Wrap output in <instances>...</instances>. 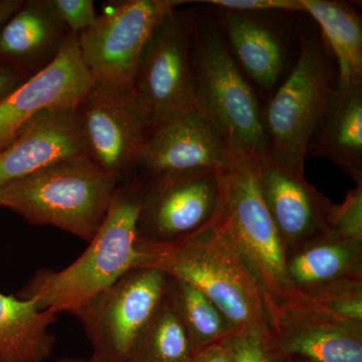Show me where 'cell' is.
Listing matches in <instances>:
<instances>
[{"mask_svg":"<svg viewBox=\"0 0 362 362\" xmlns=\"http://www.w3.org/2000/svg\"><path fill=\"white\" fill-rule=\"evenodd\" d=\"M194 105L233 160L266 152L256 95L230 54L221 28L195 18L192 37Z\"/></svg>","mask_w":362,"mask_h":362,"instance_id":"obj_5","label":"cell"},{"mask_svg":"<svg viewBox=\"0 0 362 362\" xmlns=\"http://www.w3.org/2000/svg\"><path fill=\"white\" fill-rule=\"evenodd\" d=\"M120 182L83 156L1 185L0 207L30 225L54 226L90 243Z\"/></svg>","mask_w":362,"mask_h":362,"instance_id":"obj_4","label":"cell"},{"mask_svg":"<svg viewBox=\"0 0 362 362\" xmlns=\"http://www.w3.org/2000/svg\"><path fill=\"white\" fill-rule=\"evenodd\" d=\"M52 4L66 30L76 35L89 30L99 14L92 0H52Z\"/></svg>","mask_w":362,"mask_h":362,"instance_id":"obj_28","label":"cell"},{"mask_svg":"<svg viewBox=\"0 0 362 362\" xmlns=\"http://www.w3.org/2000/svg\"><path fill=\"white\" fill-rule=\"evenodd\" d=\"M233 159L195 106L156 124L135 176L147 180L201 169H221Z\"/></svg>","mask_w":362,"mask_h":362,"instance_id":"obj_14","label":"cell"},{"mask_svg":"<svg viewBox=\"0 0 362 362\" xmlns=\"http://www.w3.org/2000/svg\"><path fill=\"white\" fill-rule=\"evenodd\" d=\"M322 30L338 65L337 87L362 85V21L361 14L346 2L300 0Z\"/></svg>","mask_w":362,"mask_h":362,"instance_id":"obj_22","label":"cell"},{"mask_svg":"<svg viewBox=\"0 0 362 362\" xmlns=\"http://www.w3.org/2000/svg\"><path fill=\"white\" fill-rule=\"evenodd\" d=\"M141 181L138 244H175L213 226L220 202V169Z\"/></svg>","mask_w":362,"mask_h":362,"instance_id":"obj_11","label":"cell"},{"mask_svg":"<svg viewBox=\"0 0 362 362\" xmlns=\"http://www.w3.org/2000/svg\"><path fill=\"white\" fill-rule=\"evenodd\" d=\"M328 228L343 239L362 240V185L350 190L341 204H333Z\"/></svg>","mask_w":362,"mask_h":362,"instance_id":"obj_27","label":"cell"},{"mask_svg":"<svg viewBox=\"0 0 362 362\" xmlns=\"http://www.w3.org/2000/svg\"><path fill=\"white\" fill-rule=\"evenodd\" d=\"M223 342L233 362H285L271 330L240 329Z\"/></svg>","mask_w":362,"mask_h":362,"instance_id":"obj_26","label":"cell"},{"mask_svg":"<svg viewBox=\"0 0 362 362\" xmlns=\"http://www.w3.org/2000/svg\"><path fill=\"white\" fill-rule=\"evenodd\" d=\"M166 299L185 328L194 354L223 342L237 331L209 297L180 279L169 276Z\"/></svg>","mask_w":362,"mask_h":362,"instance_id":"obj_23","label":"cell"},{"mask_svg":"<svg viewBox=\"0 0 362 362\" xmlns=\"http://www.w3.org/2000/svg\"><path fill=\"white\" fill-rule=\"evenodd\" d=\"M206 4L218 7L228 13L266 14L288 11L304 13L300 0H206Z\"/></svg>","mask_w":362,"mask_h":362,"instance_id":"obj_29","label":"cell"},{"mask_svg":"<svg viewBox=\"0 0 362 362\" xmlns=\"http://www.w3.org/2000/svg\"><path fill=\"white\" fill-rule=\"evenodd\" d=\"M337 85L323 45L314 39L304 40L296 65L261 114L265 153L304 170L309 141Z\"/></svg>","mask_w":362,"mask_h":362,"instance_id":"obj_6","label":"cell"},{"mask_svg":"<svg viewBox=\"0 0 362 362\" xmlns=\"http://www.w3.org/2000/svg\"><path fill=\"white\" fill-rule=\"evenodd\" d=\"M58 362H97L92 358H81V357H64Z\"/></svg>","mask_w":362,"mask_h":362,"instance_id":"obj_33","label":"cell"},{"mask_svg":"<svg viewBox=\"0 0 362 362\" xmlns=\"http://www.w3.org/2000/svg\"><path fill=\"white\" fill-rule=\"evenodd\" d=\"M285 362H286V356H285Z\"/></svg>","mask_w":362,"mask_h":362,"instance_id":"obj_36","label":"cell"},{"mask_svg":"<svg viewBox=\"0 0 362 362\" xmlns=\"http://www.w3.org/2000/svg\"><path fill=\"white\" fill-rule=\"evenodd\" d=\"M86 156L74 109L44 111L28 119L0 149V187L59 163Z\"/></svg>","mask_w":362,"mask_h":362,"instance_id":"obj_16","label":"cell"},{"mask_svg":"<svg viewBox=\"0 0 362 362\" xmlns=\"http://www.w3.org/2000/svg\"><path fill=\"white\" fill-rule=\"evenodd\" d=\"M256 175L285 250L329 232L328 218L334 204L307 181L304 170L263 153L256 158Z\"/></svg>","mask_w":362,"mask_h":362,"instance_id":"obj_13","label":"cell"},{"mask_svg":"<svg viewBox=\"0 0 362 362\" xmlns=\"http://www.w3.org/2000/svg\"><path fill=\"white\" fill-rule=\"evenodd\" d=\"M74 120L90 160L120 181L135 176L151 126L132 90L95 82Z\"/></svg>","mask_w":362,"mask_h":362,"instance_id":"obj_10","label":"cell"},{"mask_svg":"<svg viewBox=\"0 0 362 362\" xmlns=\"http://www.w3.org/2000/svg\"><path fill=\"white\" fill-rule=\"evenodd\" d=\"M28 78L21 71L0 62V103L13 94Z\"/></svg>","mask_w":362,"mask_h":362,"instance_id":"obj_30","label":"cell"},{"mask_svg":"<svg viewBox=\"0 0 362 362\" xmlns=\"http://www.w3.org/2000/svg\"><path fill=\"white\" fill-rule=\"evenodd\" d=\"M141 197L139 177L121 181L103 225L87 250L65 269L37 270L16 296L32 300L40 310L71 314L136 268Z\"/></svg>","mask_w":362,"mask_h":362,"instance_id":"obj_1","label":"cell"},{"mask_svg":"<svg viewBox=\"0 0 362 362\" xmlns=\"http://www.w3.org/2000/svg\"><path fill=\"white\" fill-rule=\"evenodd\" d=\"M23 2V0H0V25L18 11Z\"/></svg>","mask_w":362,"mask_h":362,"instance_id":"obj_32","label":"cell"},{"mask_svg":"<svg viewBox=\"0 0 362 362\" xmlns=\"http://www.w3.org/2000/svg\"><path fill=\"white\" fill-rule=\"evenodd\" d=\"M285 266L302 298L338 281L362 280V240L343 239L329 230L285 250Z\"/></svg>","mask_w":362,"mask_h":362,"instance_id":"obj_19","label":"cell"},{"mask_svg":"<svg viewBox=\"0 0 362 362\" xmlns=\"http://www.w3.org/2000/svg\"><path fill=\"white\" fill-rule=\"evenodd\" d=\"M94 84L78 35L70 33L51 63L0 103V134L13 140L21 125L37 114L75 108Z\"/></svg>","mask_w":362,"mask_h":362,"instance_id":"obj_12","label":"cell"},{"mask_svg":"<svg viewBox=\"0 0 362 362\" xmlns=\"http://www.w3.org/2000/svg\"><path fill=\"white\" fill-rule=\"evenodd\" d=\"M267 14H221V33L240 65L263 89L275 87L284 65V45Z\"/></svg>","mask_w":362,"mask_h":362,"instance_id":"obj_20","label":"cell"},{"mask_svg":"<svg viewBox=\"0 0 362 362\" xmlns=\"http://www.w3.org/2000/svg\"><path fill=\"white\" fill-rule=\"evenodd\" d=\"M11 141V139H8V138L4 137V136L0 134V149H2L4 148V147H6V145L8 144V143Z\"/></svg>","mask_w":362,"mask_h":362,"instance_id":"obj_35","label":"cell"},{"mask_svg":"<svg viewBox=\"0 0 362 362\" xmlns=\"http://www.w3.org/2000/svg\"><path fill=\"white\" fill-rule=\"evenodd\" d=\"M169 276L134 268L74 311L97 362H128L168 292Z\"/></svg>","mask_w":362,"mask_h":362,"instance_id":"obj_7","label":"cell"},{"mask_svg":"<svg viewBox=\"0 0 362 362\" xmlns=\"http://www.w3.org/2000/svg\"><path fill=\"white\" fill-rule=\"evenodd\" d=\"M59 314L40 310L32 300L0 292V362H45L56 337L49 327Z\"/></svg>","mask_w":362,"mask_h":362,"instance_id":"obj_21","label":"cell"},{"mask_svg":"<svg viewBox=\"0 0 362 362\" xmlns=\"http://www.w3.org/2000/svg\"><path fill=\"white\" fill-rule=\"evenodd\" d=\"M220 202L211 228L251 272L273 321L282 309L304 299L288 277L284 243L259 192L256 158L233 160L220 169Z\"/></svg>","mask_w":362,"mask_h":362,"instance_id":"obj_2","label":"cell"},{"mask_svg":"<svg viewBox=\"0 0 362 362\" xmlns=\"http://www.w3.org/2000/svg\"><path fill=\"white\" fill-rule=\"evenodd\" d=\"M189 362H233L232 356L225 343L211 345L206 349L195 352Z\"/></svg>","mask_w":362,"mask_h":362,"instance_id":"obj_31","label":"cell"},{"mask_svg":"<svg viewBox=\"0 0 362 362\" xmlns=\"http://www.w3.org/2000/svg\"><path fill=\"white\" fill-rule=\"evenodd\" d=\"M194 21L190 11H170L156 26L142 52L132 90L151 128L195 106Z\"/></svg>","mask_w":362,"mask_h":362,"instance_id":"obj_9","label":"cell"},{"mask_svg":"<svg viewBox=\"0 0 362 362\" xmlns=\"http://www.w3.org/2000/svg\"><path fill=\"white\" fill-rule=\"evenodd\" d=\"M69 33L52 0H23L0 25V62L32 77L51 63Z\"/></svg>","mask_w":362,"mask_h":362,"instance_id":"obj_17","label":"cell"},{"mask_svg":"<svg viewBox=\"0 0 362 362\" xmlns=\"http://www.w3.org/2000/svg\"><path fill=\"white\" fill-rule=\"evenodd\" d=\"M271 332L286 356L315 362H362V323L333 315L306 300L279 312Z\"/></svg>","mask_w":362,"mask_h":362,"instance_id":"obj_15","label":"cell"},{"mask_svg":"<svg viewBox=\"0 0 362 362\" xmlns=\"http://www.w3.org/2000/svg\"><path fill=\"white\" fill-rule=\"evenodd\" d=\"M187 0H116L89 30L78 35V47L95 82L132 90L138 64L162 18Z\"/></svg>","mask_w":362,"mask_h":362,"instance_id":"obj_8","label":"cell"},{"mask_svg":"<svg viewBox=\"0 0 362 362\" xmlns=\"http://www.w3.org/2000/svg\"><path fill=\"white\" fill-rule=\"evenodd\" d=\"M136 268L158 269L194 286L235 329L271 330L270 309L251 272L213 228L182 242L139 245Z\"/></svg>","mask_w":362,"mask_h":362,"instance_id":"obj_3","label":"cell"},{"mask_svg":"<svg viewBox=\"0 0 362 362\" xmlns=\"http://www.w3.org/2000/svg\"><path fill=\"white\" fill-rule=\"evenodd\" d=\"M284 356H285V354H284ZM286 362H315V361H309V359L302 358V357L286 356Z\"/></svg>","mask_w":362,"mask_h":362,"instance_id":"obj_34","label":"cell"},{"mask_svg":"<svg viewBox=\"0 0 362 362\" xmlns=\"http://www.w3.org/2000/svg\"><path fill=\"white\" fill-rule=\"evenodd\" d=\"M303 298L333 315L362 323V280L331 283L313 290Z\"/></svg>","mask_w":362,"mask_h":362,"instance_id":"obj_25","label":"cell"},{"mask_svg":"<svg viewBox=\"0 0 362 362\" xmlns=\"http://www.w3.org/2000/svg\"><path fill=\"white\" fill-rule=\"evenodd\" d=\"M194 354L187 332L165 295L128 362H189Z\"/></svg>","mask_w":362,"mask_h":362,"instance_id":"obj_24","label":"cell"},{"mask_svg":"<svg viewBox=\"0 0 362 362\" xmlns=\"http://www.w3.org/2000/svg\"><path fill=\"white\" fill-rule=\"evenodd\" d=\"M308 157L327 159L362 185V85L337 87L309 141Z\"/></svg>","mask_w":362,"mask_h":362,"instance_id":"obj_18","label":"cell"}]
</instances>
